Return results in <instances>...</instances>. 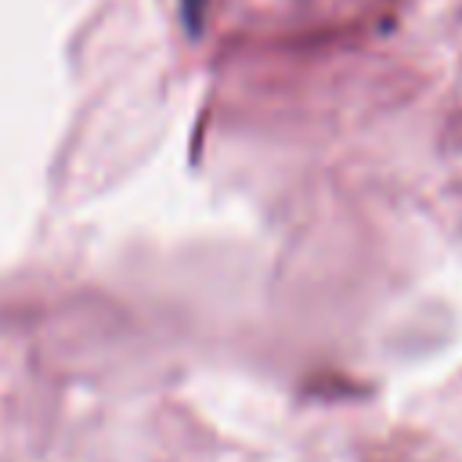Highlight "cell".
I'll use <instances>...</instances> for the list:
<instances>
[{"label":"cell","instance_id":"1","mask_svg":"<svg viewBox=\"0 0 462 462\" xmlns=\"http://www.w3.org/2000/svg\"><path fill=\"white\" fill-rule=\"evenodd\" d=\"M202 11H206V0H180V14H184L188 32H199L202 29Z\"/></svg>","mask_w":462,"mask_h":462}]
</instances>
